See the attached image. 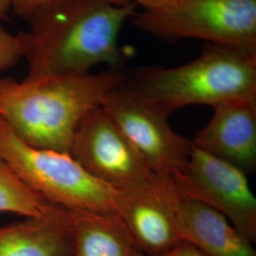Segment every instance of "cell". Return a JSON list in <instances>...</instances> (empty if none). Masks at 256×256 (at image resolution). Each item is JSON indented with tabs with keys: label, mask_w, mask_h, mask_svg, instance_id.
I'll return each instance as SVG.
<instances>
[{
	"label": "cell",
	"mask_w": 256,
	"mask_h": 256,
	"mask_svg": "<svg viewBox=\"0 0 256 256\" xmlns=\"http://www.w3.org/2000/svg\"><path fill=\"white\" fill-rule=\"evenodd\" d=\"M137 14L136 5L106 0H56L25 19L28 30L19 32L26 78L84 74L106 64L118 68L120 30Z\"/></svg>",
	"instance_id": "6da1fadb"
},
{
	"label": "cell",
	"mask_w": 256,
	"mask_h": 256,
	"mask_svg": "<svg viewBox=\"0 0 256 256\" xmlns=\"http://www.w3.org/2000/svg\"><path fill=\"white\" fill-rule=\"evenodd\" d=\"M126 80L118 68L19 82L0 77V119L30 146L70 155L82 119Z\"/></svg>",
	"instance_id": "7a4b0ae2"
},
{
	"label": "cell",
	"mask_w": 256,
	"mask_h": 256,
	"mask_svg": "<svg viewBox=\"0 0 256 256\" xmlns=\"http://www.w3.org/2000/svg\"><path fill=\"white\" fill-rule=\"evenodd\" d=\"M124 86L168 117L191 104L214 108L256 97V57L210 44L187 64L142 68Z\"/></svg>",
	"instance_id": "3957f363"
},
{
	"label": "cell",
	"mask_w": 256,
	"mask_h": 256,
	"mask_svg": "<svg viewBox=\"0 0 256 256\" xmlns=\"http://www.w3.org/2000/svg\"><path fill=\"white\" fill-rule=\"evenodd\" d=\"M0 158L32 190L66 210L116 214L118 191L68 154L30 146L0 119Z\"/></svg>",
	"instance_id": "277c9868"
},
{
	"label": "cell",
	"mask_w": 256,
	"mask_h": 256,
	"mask_svg": "<svg viewBox=\"0 0 256 256\" xmlns=\"http://www.w3.org/2000/svg\"><path fill=\"white\" fill-rule=\"evenodd\" d=\"M132 22L166 41L202 39L256 57V0H178Z\"/></svg>",
	"instance_id": "5b68a950"
},
{
	"label": "cell",
	"mask_w": 256,
	"mask_h": 256,
	"mask_svg": "<svg viewBox=\"0 0 256 256\" xmlns=\"http://www.w3.org/2000/svg\"><path fill=\"white\" fill-rule=\"evenodd\" d=\"M102 108L154 174L173 180L183 173L192 152V140L171 128L168 116L140 98L124 82L110 93Z\"/></svg>",
	"instance_id": "8992f818"
},
{
	"label": "cell",
	"mask_w": 256,
	"mask_h": 256,
	"mask_svg": "<svg viewBox=\"0 0 256 256\" xmlns=\"http://www.w3.org/2000/svg\"><path fill=\"white\" fill-rule=\"evenodd\" d=\"M70 156L94 178L119 192L160 178L102 106L90 111L79 124Z\"/></svg>",
	"instance_id": "52a82bcc"
},
{
	"label": "cell",
	"mask_w": 256,
	"mask_h": 256,
	"mask_svg": "<svg viewBox=\"0 0 256 256\" xmlns=\"http://www.w3.org/2000/svg\"><path fill=\"white\" fill-rule=\"evenodd\" d=\"M172 182L182 196L218 210L256 242V198L243 170L192 146L186 169Z\"/></svg>",
	"instance_id": "ba28073f"
},
{
	"label": "cell",
	"mask_w": 256,
	"mask_h": 256,
	"mask_svg": "<svg viewBox=\"0 0 256 256\" xmlns=\"http://www.w3.org/2000/svg\"><path fill=\"white\" fill-rule=\"evenodd\" d=\"M180 196L172 180L164 178L118 191L116 214L137 250L146 256H164L182 241L176 221Z\"/></svg>",
	"instance_id": "9c48e42d"
},
{
	"label": "cell",
	"mask_w": 256,
	"mask_h": 256,
	"mask_svg": "<svg viewBox=\"0 0 256 256\" xmlns=\"http://www.w3.org/2000/svg\"><path fill=\"white\" fill-rule=\"evenodd\" d=\"M192 146L236 165L246 174L256 166V97L221 102Z\"/></svg>",
	"instance_id": "30bf717a"
},
{
	"label": "cell",
	"mask_w": 256,
	"mask_h": 256,
	"mask_svg": "<svg viewBox=\"0 0 256 256\" xmlns=\"http://www.w3.org/2000/svg\"><path fill=\"white\" fill-rule=\"evenodd\" d=\"M176 221L178 234L209 256H256L254 244L222 214L200 202L180 196Z\"/></svg>",
	"instance_id": "8fae6325"
},
{
	"label": "cell",
	"mask_w": 256,
	"mask_h": 256,
	"mask_svg": "<svg viewBox=\"0 0 256 256\" xmlns=\"http://www.w3.org/2000/svg\"><path fill=\"white\" fill-rule=\"evenodd\" d=\"M0 256H72L68 212L56 206L46 216L0 227Z\"/></svg>",
	"instance_id": "7c38bea8"
},
{
	"label": "cell",
	"mask_w": 256,
	"mask_h": 256,
	"mask_svg": "<svg viewBox=\"0 0 256 256\" xmlns=\"http://www.w3.org/2000/svg\"><path fill=\"white\" fill-rule=\"evenodd\" d=\"M68 212L72 256H131L135 248L117 214Z\"/></svg>",
	"instance_id": "4fadbf2b"
},
{
	"label": "cell",
	"mask_w": 256,
	"mask_h": 256,
	"mask_svg": "<svg viewBox=\"0 0 256 256\" xmlns=\"http://www.w3.org/2000/svg\"><path fill=\"white\" fill-rule=\"evenodd\" d=\"M56 206L28 187L18 174L0 158V212L38 218L50 214Z\"/></svg>",
	"instance_id": "5bb4252c"
},
{
	"label": "cell",
	"mask_w": 256,
	"mask_h": 256,
	"mask_svg": "<svg viewBox=\"0 0 256 256\" xmlns=\"http://www.w3.org/2000/svg\"><path fill=\"white\" fill-rule=\"evenodd\" d=\"M24 58L21 37L0 24V72H6Z\"/></svg>",
	"instance_id": "9a60e30c"
},
{
	"label": "cell",
	"mask_w": 256,
	"mask_h": 256,
	"mask_svg": "<svg viewBox=\"0 0 256 256\" xmlns=\"http://www.w3.org/2000/svg\"><path fill=\"white\" fill-rule=\"evenodd\" d=\"M56 0H12L10 9L21 18L26 19L37 8ZM116 5H128V0H106Z\"/></svg>",
	"instance_id": "2e32d148"
},
{
	"label": "cell",
	"mask_w": 256,
	"mask_h": 256,
	"mask_svg": "<svg viewBox=\"0 0 256 256\" xmlns=\"http://www.w3.org/2000/svg\"><path fill=\"white\" fill-rule=\"evenodd\" d=\"M164 256H209L187 241H180Z\"/></svg>",
	"instance_id": "e0dca14e"
},
{
	"label": "cell",
	"mask_w": 256,
	"mask_h": 256,
	"mask_svg": "<svg viewBox=\"0 0 256 256\" xmlns=\"http://www.w3.org/2000/svg\"><path fill=\"white\" fill-rule=\"evenodd\" d=\"M134 3L136 6H142L146 12H155L158 10L164 9L170 5L174 4L178 0H128Z\"/></svg>",
	"instance_id": "ac0fdd59"
},
{
	"label": "cell",
	"mask_w": 256,
	"mask_h": 256,
	"mask_svg": "<svg viewBox=\"0 0 256 256\" xmlns=\"http://www.w3.org/2000/svg\"><path fill=\"white\" fill-rule=\"evenodd\" d=\"M12 0H0V20L4 18L10 10Z\"/></svg>",
	"instance_id": "d6986e66"
},
{
	"label": "cell",
	"mask_w": 256,
	"mask_h": 256,
	"mask_svg": "<svg viewBox=\"0 0 256 256\" xmlns=\"http://www.w3.org/2000/svg\"><path fill=\"white\" fill-rule=\"evenodd\" d=\"M131 256H146V254H144L142 252H138L136 248H134L133 250V252H132V254H131Z\"/></svg>",
	"instance_id": "ffe728a7"
}]
</instances>
